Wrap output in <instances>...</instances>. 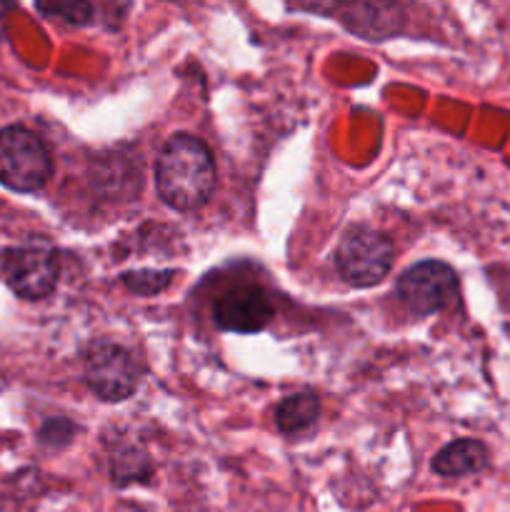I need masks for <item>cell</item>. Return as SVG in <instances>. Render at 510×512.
<instances>
[{
	"label": "cell",
	"mask_w": 510,
	"mask_h": 512,
	"mask_svg": "<svg viewBox=\"0 0 510 512\" xmlns=\"http://www.w3.org/2000/svg\"><path fill=\"white\" fill-rule=\"evenodd\" d=\"M155 188L165 205L198 210L215 188V163L208 145L188 133H178L163 145L155 160Z\"/></svg>",
	"instance_id": "cell-1"
},
{
	"label": "cell",
	"mask_w": 510,
	"mask_h": 512,
	"mask_svg": "<svg viewBox=\"0 0 510 512\" xmlns=\"http://www.w3.org/2000/svg\"><path fill=\"white\" fill-rule=\"evenodd\" d=\"M53 175V158L43 140L23 125L0 130V183L15 193H35Z\"/></svg>",
	"instance_id": "cell-2"
},
{
	"label": "cell",
	"mask_w": 510,
	"mask_h": 512,
	"mask_svg": "<svg viewBox=\"0 0 510 512\" xmlns=\"http://www.w3.org/2000/svg\"><path fill=\"white\" fill-rule=\"evenodd\" d=\"M393 258L395 248L388 235L368 225L350 228L335 248V268L340 278L355 288H370L380 283L390 273Z\"/></svg>",
	"instance_id": "cell-3"
},
{
	"label": "cell",
	"mask_w": 510,
	"mask_h": 512,
	"mask_svg": "<svg viewBox=\"0 0 510 512\" xmlns=\"http://www.w3.org/2000/svg\"><path fill=\"white\" fill-rule=\"evenodd\" d=\"M0 275L15 295L25 300L48 298L58 283V258L48 240H28L0 253Z\"/></svg>",
	"instance_id": "cell-4"
},
{
	"label": "cell",
	"mask_w": 510,
	"mask_h": 512,
	"mask_svg": "<svg viewBox=\"0 0 510 512\" xmlns=\"http://www.w3.org/2000/svg\"><path fill=\"white\" fill-rule=\"evenodd\" d=\"M85 383L105 403L128 400L140 385V365L113 340H95L85 353Z\"/></svg>",
	"instance_id": "cell-5"
},
{
	"label": "cell",
	"mask_w": 510,
	"mask_h": 512,
	"mask_svg": "<svg viewBox=\"0 0 510 512\" xmlns=\"http://www.w3.org/2000/svg\"><path fill=\"white\" fill-rule=\"evenodd\" d=\"M328 15L350 35L368 43H385L403 33L408 23L400 0H333Z\"/></svg>",
	"instance_id": "cell-6"
},
{
	"label": "cell",
	"mask_w": 510,
	"mask_h": 512,
	"mask_svg": "<svg viewBox=\"0 0 510 512\" xmlns=\"http://www.w3.org/2000/svg\"><path fill=\"white\" fill-rule=\"evenodd\" d=\"M398 295L410 313L433 315L458 300V275L448 263L423 260L398 278Z\"/></svg>",
	"instance_id": "cell-7"
},
{
	"label": "cell",
	"mask_w": 510,
	"mask_h": 512,
	"mask_svg": "<svg viewBox=\"0 0 510 512\" xmlns=\"http://www.w3.org/2000/svg\"><path fill=\"white\" fill-rule=\"evenodd\" d=\"M213 320L225 333H260L273 320V303L265 290L240 285L215 300Z\"/></svg>",
	"instance_id": "cell-8"
},
{
	"label": "cell",
	"mask_w": 510,
	"mask_h": 512,
	"mask_svg": "<svg viewBox=\"0 0 510 512\" xmlns=\"http://www.w3.org/2000/svg\"><path fill=\"white\" fill-rule=\"evenodd\" d=\"M490 453L480 440L463 438L445 445L433 458V470L443 478H463V475L480 473L488 468Z\"/></svg>",
	"instance_id": "cell-9"
},
{
	"label": "cell",
	"mask_w": 510,
	"mask_h": 512,
	"mask_svg": "<svg viewBox=\"0 0 510 512\" xmlns=\"http://www.w3.org/2000/svg\"><path fill=\"white\" fill-rule=\"evenodd\" d=\"M318 415V395L310 393V390H303V393L288 395L285 400H280V405L275 408V425H278V430L283 435H298L305 433L308 428H313Z\"/></svg>",
	"instance_id": "cell-10"
},
{
	"label": "cell",
	"mask_w": 510,
	"mask_h": 512,
	"mask_svg": "<svg viewBox=\"0 0 510 512\" xmlns=\"http://www.w3.org/2000/svg\"><path fill=\"white\" fill-rule=\"evenodd\" d=\"M33 5L43 18L58 20L70 28H83L95 18L93 0H33Z\"/></svg>",
	"instance_id": "cell-11"
},
{
	"label": "cell",
	"mask_w": 510,
	"mask_h": 512,
	"mask_svg": "<svg viewBox=\"0 0 510 512\" xmlns=\"http://www.w3.org/2000/svg\"><path fill=\"white\" fill-rule=\"evenodd\" d=\"M150 470L153 468H150L148 455L140 448H123L118 453H113V458H110V473H113V483L118 485L148 480Z\"/></svg>",
	"instance_id": "cell-12"
},
{
	"label": "cell",
	"mask_w": 510,
	"mask_h": 512,
	"mask_svg": "<svg viewBox=\"0 0 510 512\" xmlns=\"http://www.w3.org/2000/svg\"><path fill=\"white\" fill-rule=\"evenodd\" d=\"M173 270H128V273L120 275L125 288L135 295H143V298H153V295L163 293L170 283H173Z\"/></svg>",
	"instance_id": "cell-13"
},
{
	"label": "cell",
	"mask_w": 510,
	"mask_h": 512,
	"mask_svg": "<svg viewBox=\"0 0 510 512\" xmlns=\"http://www.w3.org/2000/svg\"><path fill=\"white\" fill-rule=\"evenodd\" d=\"M73 433H75V428L70 420L53 418V420H48L43 428H40V443L50 445V448H60V445L70 443Z\"/></svg>",
	"instance_id": "cell-14"
},
{
	"label": "cell",
	"mask_w": 510,
	"mask_h": 512,
	"mask_svg": "<svg viewBox=\"0 0 510 512\" xmlns=\"http://www.w3.org/2000/svg\"><path fill=\"white\" fill-rule=\"evenodd\" d=\"M15 10V0H0V40L5 38V25H8V15Z\"/></svg>",
	"instance_id": "cell-15"
}]
</instances>
